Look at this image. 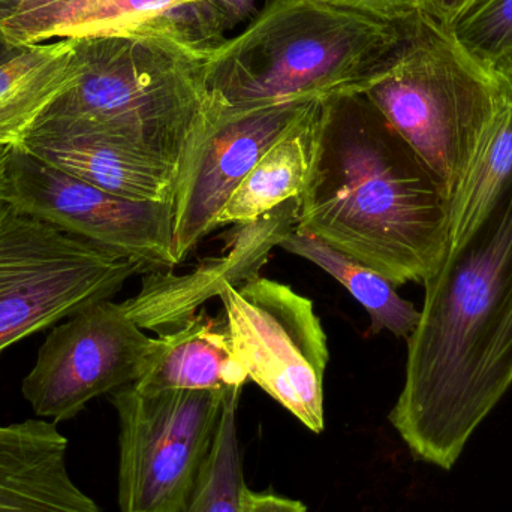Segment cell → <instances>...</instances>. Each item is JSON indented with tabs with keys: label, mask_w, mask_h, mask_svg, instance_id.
<instances>
[{
	"label": "cell",
	"mask_w": 512,
	"mask_h": 512,
	"mask_svg": "<svg viewBox=\"0 0 512 512\" xmlns=\"http://www.w3.org/2000/svg\"><path fill=\"white\" fill-rule=\"evenodd\" d=\"M424 288L388 418L415 459L450 471L512 385V176Z\"/></svg>",
	"instance_id": "cell-1"
},
{
	"label": "cell",
	"mask_w": 512,
	"mask_h": 512,
	"mask_svg": "<svg viewBox=\"0 0 512 512\" xmlns=\"http://www.w3.org/2000/svg\"><path fill=\"white\" fill-rule=\"evenodd\" d=\"M295 228L396 286L423 282L450 246V203L423 159L363 95L322 102Z\"/></svg>",
	"instance_id": "cell-2"
},
{
	"label": "cell",
	"mask_w": 512,
	"mask_h": 512,
	"mask_svg": "<svg viewBox=\"0 0 512 512\" xmlns=\"http://www.w3.org/2000/svg\"><path fill=\"white\" fill-rule=\"evenodd\" d=\"M415 12L387 17L334 0H265L204 59L207 111L361 95L402 47Z\"/></svg>",
	"instance_id": "cell-3"
},
{
	"label": "cell",
	"mask_w": 512,
	"mask_h": 512,
	"mask_svg": "<svg viewBox=\"0 0 512 512\" xmlns=\"http://www.w3.org/2000/svg\"><path fill=\"white\" fill-rule=\"evenodd\" d=\"M81 74L41 120L72 123L131 144L185 173L207 125V54L161 18L78 38Z\"/></svg>",
	"instance_id": "cell-4"
},
{
	"label": "cell",
	"mask_w": 512,
	"mask_h": 512,
	"mask_svg": "<svg viewBox=\"0 0 512 512\" xmlns=\"http://www.w3.org/2000/svg\"><path fill=\"white\" fill-rule=\"evenodd\" d=\"M361 95L423 159L448 203L504 108L489 72L421 9L396 56Z\"/></svg>",
	"instance_id": "cell-5"
},
{
	"label": "cell",
	"mask_w": 512,
	"mask_h": 512,
	"mask_svg": "<svg viewBox=\"0 0 512 512\" xmlns=\"http://www.w3.org/2000/svg\"><path fill=\"white\" fill-rule=\"evenodd\" d=\"M146 262L65 233L0 203V354L111 300Z\"/></svg>",
	"instance_id": "cell-6"
},
{
	"label": "cell",
	"mask_w": 512,
	"mask_h": 512,
	"mask_svg": "<svg viewBox=\"0 0 512 512\" xmlns=\"http://www.w3.org/2000/svg\"><path fill=\"white\" fill-rule=\"evenodd\" d=\"M230 391L146 393L129 384L110 394L119 417L120 511L185 507L215 447Z\"/></svg>",
	"instance_id": "cell-7"
},
{
	"label": "cell",
	"mask_w": 512,
	"mask_h": 512,
	"mask_svg": "<svg viewBox=\"0 0 512 512\" xmlns=\"http://www.w3.org/2000/svg\"><path fill=\"white\" fill-rule=\"evenodd\" d=\"M219 297L234 354L249 381L310 432L321 433L330 352L313 301L259 274L225 286Z\"/></svg>",
	"instance_id": "cell-8"
},
{
	"label": "cell",
	"mask_w": 512,
	"mask_h": 512,
	"mask_svg": "<svg viewBox=\"0 0 512 512\" xmlns=\"http://www.w3.org/2000/svg\"><path fill=\"white\" fill-rule=\"evenodd\" d=\"M0 203L146 262L174 268V201H134L102 191L35 158L23 147L6 149Z\"/></svg>",
	"instance_id": "cell-9"
},
{
	"label": "cell",
	"mask_w": 512,
	"mask_h": 512,
	"mask_svg": "<svg viewBox=\"0 0 512 512\" xmlns=\"http://www.w3.org/2000/svg\"><path fill=\"white\" fill-rule=\"evenodd\" d=\"M155 346L122 303L92 304L54 325L21 393L36 417L72 420L96 397L138 381Z\"/></svg>",
	"instance_id": "cell-10"
},
{
	"label": "cell",
	"mask_w": 512,
	"mask_h": 512,
	"mask_svg": "<svg viewBox=\"0 0 512 512\" xmlns=\"http://www.w3.org/2000/svg\"><path fill=\"white\" fill-rule=\"evenodd\" d=\"M310 102L234 114L207 111L203 137L180 177L174 197L177 264L215 231L216 218L233 192Z\"/></svg>",
	"instance_id": "cell-11"
},
{
	"label": "cell",
	"mask_w": 512,
	"mask_h": 512,
	"mask_svg": "<svg viewBox=\"0 0 512 512\" xmlns=\"http://www.w3.org/2000/svg\"><path fill=\"white\" fill-rule=\"evenodd\" d=\"M295 209L297 200H289L252 224L236 225L218 258L201 259L183 274L173 268L147 271L140 291L123 301V309L143 330L186 324L225 286L258 276L270 252L295 230Z\"/></svg>",
	"instance_id": "cell-12"
},
{
	"label": "cell",
	"mask_w": 512,
	"mask_h": 512,
	"mask_svg": "<svg viewBox=\"0 0 512 512\" xmlns=\"http://www.w3.org/2000/svg\"><path fill=\"white\" fill-rule=\"evenodd\" d=\"M45 164L102 191L134 201L171 203L180 174L176 168L101 132L39 120L23 144Z\"/></svg>",
	"instance_id": "cell-13"
},
{
	"label": "cell",
	"mask_w": 512,
	"mask_h": 512,
	"mask_svg": "<svg viewBox=\"0 0 512 512\" xmlns=\"http://www.w3.org/2000/svg\"><path fill=\"white\" fill-rule=\"evenodd\" d=\"M66 454L53 421L0 424V512H102L71 477Z\"/></svg>",
	"instance_id": "cell-14"
},
{
	"label": "cell",
	"mask_w": 512,
	"mask_h": 512,
	"mask_svg": "<svg viewBox=\"0 0 512 512\" xmlns=\"http://www.w3.org/2000/svg\"><path fill=\"white\" fill-rule=\"evenodd\" d=\"M248 381L227 327L201 310L191 321L156 337L155 351L134 387L146 393L230 391L245 387Z\"/></svg>",
	"instance_id": "cell-15"
},
{
	"label": "cell",
	"mask_w": 512,
	"mask_h": 512,
	"mask_svg": "<svg viewBox=\"0 0 512 512\" xmlns=\"http://www.w3.org/2000/svg\"><path fill=\"white\" fill-rule=\"evenodd\" d=\"M81 68L78 38L27 45L0 63V150L23 144Z\"/></svg>",
	"instance_id": "cell-16"
},
{
	"label": "cell",
	"mask_w": 512,
	"mask_h": 512,
	"mask_svg": "<svg viewBox=\"0 0 512 512\" xmlns=\"http://www.w3.org/2000/svg\"><path fill=\"white\" fill-rule=\"evenodd\" d=\"M324 101L310 102L268 147L219 213L215 231L227 225L252 224L286 201L300 197L312 167Z\"/></svg>",
	"instance_id": "cell-17"
},
{
	"label": "cell",
	"mask_w": 512,
	"mask_h": 512,
	"mask_svg": "<svg viewBox=\"0 0 512 512\" xmlns=\"http://www.w3.org/2000/svg\"><path fill=\"white\" fill-rule=\"evenodd\" d=\"M195 0H24L0 26L12 47L92 38L141 26Z\"/></svg>",
	"instance_id": "cell-18"
},
{
	"label": "cell",
	"mask_w": 512,
	"mask_h": 512,
	"mask_svg": "<svg viewBox=\"0 0 512 512\" xmlns=\"http://www.w3.org/2000/svg\"><path fill=\"white\" fill-rule=\"evenodd\" d=\"M279 246L289 254L313 262L342 283L369 313L373 334L388 331L408 340L414 333L420 321V310L411 301L400 297L397 286L372 268L297 228Z\"/></svg>",
	"instance_id": "cell-19"
},
{
	"label": "cell",
	"mask_w": 512,
	"mask_h": 512,
	"mask_svg": "<svg viewBox=\"0 0 512 512\" xmlns=\"http://www.w3.org/2000/svg\"><path fill=\"white\" fill-rule=\"evenodd\" d=\"M512 176V108H502L450 201V246L480 221ZM448 246V248H450Z\"/></svg>",
	"instance_id": "cell-20"
},
{
	"label": "cell",
	"mask_w": 512,
	"mask_h": 512,
	"mask_svg": "<svg viewBox=\"0 0 512 512\" xmlns=\"http://www.w3.org/2000/svg\"><path fill=\"white\" fill-rule=\"evenodd\" d=\"M243 388L228 393L221 427L197 487L179 512H240L243 490L242 448L237 433V406Z\"/></svg>",
	"instance_id": "cell-21"
},
{
	"label": "cell",
	"mask_w": 512,
	"mask_h": 512,
	"mask_svg": "<svg viewBox=\"0 0 512 512\" xmlns=\"http://www.w3.org/2000/svg\"><path fill=\"white\" fill-rule=\"evenodd\" d=\"M258 0H195L162 15L183 41L209 54L228 39L227 33L254 17Z\"/></svg>",
	"instance_id": "cell-22"
},
{
	"label": "cell",
	"mask_w": 512,
	"mask_h": 512,
	"mask_svg": "<svg viewBox=\"0 0 512 512\" xmlns=\"http://www.w3.org/2000/svg\"><path fill=\"white\" fill-rule=\"evenodd\" d=\"M448 29L457 44L486 69L512 47V0H481Z\"/></svg>",
	"instance_id": "cell-23"
},
{
	"label": "cell",
	"mask_w": 512,
	"mask_h": 512,
	"mask_svg": "<svg viewBox=\"0 0 512 512\" xmlns=\"http://www.w3.org/2000/svg\"><path fill=\"white\" fill-rule=\"evenodd\" d=\"M240 512H307L306 505L295 499L283 498L268 492H254L246 487Z\"/></svg>",
	"instance_id": "cell-24"
},
{
	"label": "cell",
	"mask_w": 512,
	"mask_h": 512,
	"mask_svg": "<svg viewBox=\"0 0 512 512\" xmlns=\"http://www.w3.org/2000/svg\"><path fill=\"white\" fill-rule=\"evenodd\" d=\"M481 0H421V11L433 20L450 27L457 18L474 8Z\"/></svg>",
	"instance_id": "cell-25"
},
{
	"label": "cell",
	"mask_w": 512,
	"mask_h": 512,
	"mask_svg": "<svg viewBox=\"0 0 512 512\" xmlns=\"http://www.w3.org/2000/svg\"><path fill=\"white\" fill-rule=\"evenodd\" d=\"M354 8L367 9L387 17H405L420 11L421 0H334Z\"/></svg>",
	"instance_id": "cell-26"
},
{
	"label": "cell",
	"mask_w": 512,
	"mask_h": 512,
	"mask_svg": "<svg viewBox=\"0 0 512 512\" xmlns=\"http://www.w3.org/2000/svg\"><path fill=\"white\" fill-rule=\"evenodd\" d=\"M486 71L505 107L512 108V47L496 57Z\"/></svg>",
	"instance_id": "cell-27"
},
{
	"label": "cell",
	"mask_w": 512,
	"mask_h": 512,
	"mask_svg": "<svg viewBox=\"0 0 512 512\" xmlns=\"http://www.w3.org/2000/svg\"><path fill=\"white\" fill-rule=\"evenodd\" d=\"M23 2L24 0H0V26L17 14L18 8Z\"/></svg>",
	"instance_id": "cell-28"
},
{
	"label": "cell",
	"mask_w": 512,
	"mask_h": 512,
	"mask_svg": "<svg viewBox=\"0 0 512 512\" xmlns=\"http://www.w3.org/2000/svg\"><path fill=\"white\" fill-rule=\"evenodd\" d=\"M20 48L21 47H12L8 39L5 38V35H3L2 30H0V63L8 59V57L14 56Z\"/></svg>",
	"instance_id": "cell-29"
},
{
	"label": "cell",
	"mask_w": 512,
	"mask_h": 512,
	"mask_svg": "<svg viewBox=\"0 0 512 512\" xmlns=\"http://www.w3.org/2000/svg\"><path fill=\"white\" fill-rule=\"evenodd\" d=\"M6 149L0 150V183H2L3 165H5Z\"/></svg>",
	"instance_id": "cell-30"
}]
</instances>
